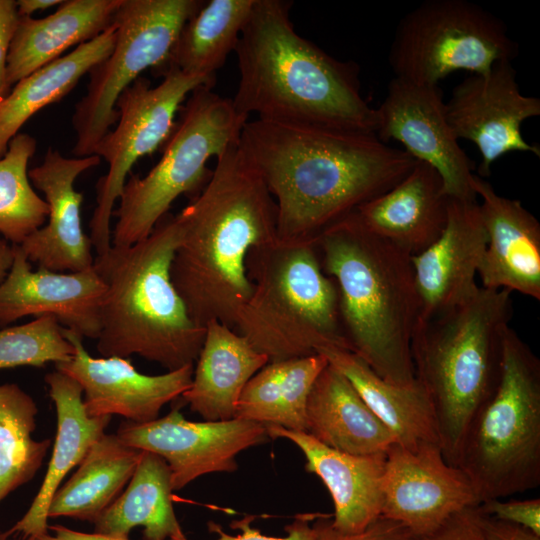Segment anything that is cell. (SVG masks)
I'll use <instances>...</instances> for the list:
<instances>
[{
    "label": "cell",
    "instance_id": "6da1fadb",
    "mask_svg": "<svg viewBox=\"0 0 540 540\" xmlns=\"http://www.w3.org/2000/svg\"><path fill=\"white\" fill-rule=\"evenodd\" d=\"M240 146L277 209V239L315 241L400 182L416 160L374 133L247 121Z\"/></svg>",
    "mask_w": 540,
    "mask_h": 540
},
{
    "label": "cell",
    "instance_id": "7a4b0ae2",
    "mask_svg": "<svg viewBox=\"0 0 540 540\" xmlns=\"http://www.w3.org/2000/svg\"><path fill=\"white\" fill-rule=\"evenodd\" d=\"M177 217L176 290L197 325L217 320L234 330L252 290L248 254L277 239L275 201L240 140L216 157L210 179Z\"/></svg>",
    "mask_w": 540,
    "mask_h": 540
},
{
    "label": "cell",
    "instance_id": "3957f363",
    "mask_svg": "<svg viewBox=\"0 0 540 540\" xmlns=\"http://www.w3.org/2000/svg\"><path fill=\"white\" fill-rule=\"evenodd\" d=\"M291 7L255 1L234 51L235 108L269 122L375 134L376 112L362 96L359 66L298 34Z\"/></svg>",
    "mask_w": 540,
    "mask_h": 540
},
{
    "label": "cell",
    "instance_id": "277c9868",
    "mask_svg": "<svg viewBox=\"0 0 540 540\" xmlns=\"http://www.w3.org/2000/svg\"><path fill=\"white\" fill-rule=\"evenodd\" d=\"M315 244L323 272L337 286L351 352L382 379L412 383L411 341L420 314L412 255L368 230L354 212Z\"/></svg>",
    "mask_w": 540,
    "mask_h": 540
},
{
    "label": "cell",
    "instance_id": "5b68a950",
    "mask_svg": "<svg viewBox=\"0 0 540 540\" xmlns=\"http://www.w3.org/2000/svg\"><path fill=\"white\" fill-rule=\"evenodd\" d=\"M180 232L177 215L168 213L143 240L94 257L105 285L96 339L101 357L138 355L168 371L196 362L206 328L193 321L171 279Z\"/></svg>",
    "mask_w": 540,
    "mask_h": 540
},
{
    "label": "cell",
    "instance_id": "8992f818",
    "mask_svg": "<svg viewBox=\"0 0 540 540\" xmlns=\"http://www.w3.org/2000/svg\"><path fill=\"white\" fill-rule=\"evenodd\" d=\"M512 316V292L479 286L463 302L417 322L415 378L432 403L441 451L452 465L470 423L498 386Z\"/></svg>",
    "mask_w": 540,
    "mask_h": 540
},
{
    "label": "cell",
    "instance_id": "52a82bcc",
    "mask_svg": "<svg viewBox=\"0 0 540 540\" xmlns=\"http://www.w3.org/2000/svg\"><path fill=\"white\" fill-rule=\"evenodd\" d=\"M246 267L252 290L234 330L269 362L327 346L351 351L338 289L322 270L315 241L276 239L251 250Z\"/></svg>",
    "mask_w": 540,
    "mask_h": 540
},
{
    "label": "cell",
    "instance_id": "ba28073f",
    "mask_svg": "<svg viewBox=\"0 0 540 540\" xmlns=\"http://www.w3.org/2000/svg\"><path fill=\"white\" fill-rule=\"evenodd\" d=\"M454 465L480 502L540 485V361L511 326L498 386L470 423Z\"/></svg>",
    "mask_w": 540,
    "mask_h": 540
},
{
    "label": "cell",
    "instance_id": "9c48e42d",
    "mask_svg": "<svg viewBox=\"0 0 540 540\" xmlns=\"http://www.w3.org/2000/svg\"><path fill=\"white\" fill-rule=\"evenodd\" d=\"M248 119L232 99L212 87L194 89L180 108L157 164L143 177L129 174L113 212L117 222L112 246L127 247L143 240L179 196H196L212 175L209 159L240 140Z\"/></svg>",
    "mask_w": 540,
    "mask_h": 540
},
{
    "label": "cell",
    "instance_id": "30bf717a",
    "mask_svg": "<svg viewBox=\"0 0 540 540\" xmlns=\"http://www.w3.org/2000/svg\"><path fill=\"white\" fill-rule=\"evenodd\" d=\"M518 43L503 20L468 0H425L398 23L388 54L395 78L438 85L456 71L512 62Z\"/></svg>",
    "mask_w": 540,
    "mask_h": 540
},
{
    "label": "cell",
    "instance_id": "8fae6325",
    "mask_svg": "<svg viewBox=\"0 0 540 540\" xmlns=\"http://www.w3.org/2000/svg\"><path fill=\"white\" fill-rule=\"evenodd\" d=\"M201 0H123L113 20L114 46L88 72L87 93L75 105V157L95 155L101 139L118 120L116 102L141 73L163 71L185 22Z\"/></svg>",
    "mask_w": 540,
    "mask_h": 540
},
{
    "label": "cell",
    "instance_id": "7c38bea8",
    "mask_svg": "<svg viewBox=\"0 0 540 540\" xmlns=\"http://www.w3.org/2000/svg\"><path fill=\"white\" fill-rule=\"evenodd\" d=\"M164 79L152 87L139 77L116 102L117 126L96 147L95 155L108 164L107 173L96 184V207L90 220V241L101 255L112 246L110 228L113 208L133 165L162 147L175 126L182 103L199 86L213 87L208 80L177 69L164 71Z\"/></svg>",
    "mask_w": 540,
    "mask_h": 540
},
{
    "label": "cell",
    "instance_id": "4fadbf2b",
    "mask_svg": "<svg viewBox=\"0 0 540 540\" xmlns=\"http://www.w3.org/2000/svg\"><path fill=\"white\" fill-rule=\"evenodd\" d=\"M376 112L375 135L395 140L417 161L432 166L450 198L477 199L472 187L473 161L459 144L446 115L438 85L393 78Z\"/></svg>",
    "mask_w": 540,
    "mask_h": 540
},
{
    "label": "cell",
    "instance_id": "5bb4252c",
    "mask_svg": "<svg viewBox=\"0 0 540 540\" xmlns=\"http://www.w3.org/2000/svg\"><path fill=\"white\" fill-rule=\"evenodd\" d=\"M115 434L129 447L162 457L170 468L173 490L203 475L234 472L240 452L269 438L262 424L240 418L189 421L179 407L150 422L123 421Z\"/></svg>",
    "mask_w": 540,
    "mask_h": 540
},
{
    "label": "cell",
    "instance_id": "9a60e30c",
    "mask_svg": "<svg viewBox=\"0 0 540 540\" xmlns=\"http://www.w3.org/2000/svg\"><path fill=\"white\" fill-rule=\"evenodd\" d=\"M446 115L456 137L476 145L481 178L489 177L493 163L507 153L540 156L539 146L528 143L521 129L524 121L540 116V99L522 94L512 62L462 80L446 102Z\"/></svg>",
    "mask_w": 540,
    "mask_h": 540
},
{
    "label": "cell",
    "instance_id": "2e32d148",
    "mask_svg": "<svg viewBox=\"0 0 540 540\" xmlns=\"http://www.w3.org/2000/svg\"><path fill=\"white\" fill-rule=\"evenodd\" d=\"M382 495L381 515L420 540L457 512L481 503L468 476L445 460L439 445L409 450L392 444L386 451Z\"/></svg>",
    "mask_w": 540,
    "mask_h": 540
},
{
    "label": "cell",
    "instance_id": "e0dca14e",
    "mask_svg": "<svg viewBox=\"0 0 540 540\" xmlns=\"http://www.w3.org/2000/svg\"><path fill=\"white\" fill-rule=\"evenodd\" d=\"M63 333L75 352L55 367L79 383L85 411L91 417L119 415L133 423L150 422L191 385L194 365L146 375L138 372L128 358L92 357L80 335L64 327Z\"/></svg>",
    "mask_w": 540,
    "mask_h": 540
},
{
    "label": "cell",
    "instance_id": "ac0fdd59",
    "mask_svg": "<svg viewBox=\"0 0 540 540\" xmlns=\"http://www.w3.org/2000/svg\"><path fill=\"white\" fill-rule=\"evenodd\" d=\"M0 282V328L25 316H54L82 338L97 339L105 285L92 267L79 272H55L31 263L18 245Z\"/></svg>",
    "mask_w": 540,
    "mask_h": 540
},
{
    "label": "cell",
    "instance_id": "d6986e66",
    "mask_svg": "<svg viewBox=\"0 0 540 540\" xmlns=\"http://www.w3.org/2000/svg\"><path fill=\"white\" fill-rule=\"evenodd\" d=\"M100 160L97 155L67 158L49 148L42 163L28 170L31 184L44 194L49 208L47 223L18 245L30 263L55 272L93 267L92 244L81 224L83 194L74 182Z\"/></svg>",
    "mask_w": 540,
    "mask_h": 540
},
{
    "label": "cell",
    "instance_id": "ffe728a7",
    "mask_svg": "<svg viewBox=\"0 0 540 540\" xmlns=\"http://www.w3.org/2000/svg\"><path fill=\"white\" fill-rule=\"evenodd\" d=\"M487 246V232L477 199L450 198L441 235L412 256L420 301L419 319H428L470 297Z\"/></svg>",
    "mask_w": 540,
    "mask_h": 540
},
{
    "label": "cell",
    "instance_id": "44dd1931",
    "mask_svg": "<svg viewBox=\"0 0 540 540\" xmlns=\"http://www.w3.org/2000/svg\"><path fill=\"white\" fill-rule=\"evenodd\" d=\"M472 187L487 232L477 275L481 287L516 291L540 300V224L521 201L499 195L474 174Z\"/></svg>",
    "mask_w": 540,
    "mask_h": 540
},
{
    "label": "cell",
    "instance_id": "7402d4cb",
    "mask_svg": "<svg viewBox=\"0 0 540 540\" xmlns=\"http://www.w3.org/2000/svg\"><path fill=\"white\" fill-rule=\"evenodd\" d=\"M266 430L269 438L287 439L304 454L306 471L319 477L330 493L334 528L359 532L381 516L386 452L353 455L332 449L307 432L274 425Z\"/></svg>",
    "mask_w": 540,
    "mask_h": 540
},
{
    "label": "cell",
    "instance_id": "603a6c76",
    "mask_svg": "<svg viewBox=\"0 0 540 540\" xmlns=\"http://www.w3.org/2000/svg\"><path fill=\"white\" fill-rule=\"evenodd\" d=\"M55 405L57 430L52 456L42 484L24 516L0 534V540L21 536L23 540L47 534L48 509L65 476L82 461L90 447L105 434L111 416H89L83 391L72 377L55 370L45 375Z\"/></svg>",
    "mask_w": 540,
    "mask_h": 540
},
{
    "label": "cell",
    "instance_id": "cb8c5ba5",
    "mask_svg": "<svg viewBox=\"0 0 540 540\" xmlns=\"http://www.w3.org/2000/svg\"><path fill=\"white\" fill-rule=\"evenodd\" d=\"M448 202L438 172L416 160L400 182L360 205L354 213L368 230L414 256L441 235L447 222Z\"/></svg>",
    "mask_w": 540,
    "mask_h": 540
},
{
    "label": "cell",
    "instance_id": "d4e9b609",
    "mask_svg": "<svg viewBox=\"0 0 540 540\" xmlns=\"http://www.w3.org/2000/svg\"><path fill=\"white\" fill-rule=\"evenodd\" d=\"M122 1L65 0L44 18L20 17L7 57V92L21 79L60 58L69 48L103 33L111 26Z\"/></svg>",
    "mask_w": 540,
    "mask_h": 540
},
{
    "label": "cell",
    "instance_id": "484cf974",
    "mask_svg": "<svg viewBox=\"0 0 540 540\" xmlns=\"http://www.w3.org/2000/svg\"><path fill=\"white\" fill-rule=\"evenodd\" d=\"M205 328L191 385L179 399L205 421L230 420L246 384L269 360L229 326L210 320Z\"/></svg>",
    "mask_w": 540,
    "mask_h": 540
},
{
    "label": "cell",
    "instance_id": "4316f807",
    "mask_svg": "<svg viewBox=\"0 0 540 540\" xmlns=\"http://www.w3.org/2000/svg\"><path fill=\"white\" fill-rule=\"evenodd\" d=\"M306 432L340 452H386L395 439L351 382L331 364L316 378L306 406Z\"/></svg>",
    "mask_w": 540,
    "mask_h": 540
},
{
    "label": "cell",
    "instance_id": "83f0119b",
    "mask_svg": "<svg viewBox=\"0 0 540 540\" xmlns=\"http://www.w3.org/2000/svg\"><path fill=\"white\" fill-rule=\"evenodd\" d=\"M317 353L322 354L351 382L391 432L396 444L409 450L426 445L440 446L432 403L416 378L407 385L393 384L379 377L351 351L327 346L320 348Z\"/></svg>",
    "mask_w": 540,
    "mask_h": 540
},
{
    "label": "cell",
    "instance_id": "f1b7e54d",
    "mask_svg": "<svg viewBox=\"0 0 540 540\" xmlns=\"http://www.w3.org/2000/svg\"><path fill=\"white\" fill-rule=\"evenodd\" d=\"M115 26L17 82L0 99V159L22 126L44 107L61 101L111 52Z\"/></svg>",
    "mask_w": 540,
    "mask_h": 540
},
{
    "label": "cell",
    "instance_id": "f546056e",
    "mask_svg": "<svg viewBox=\"0 0 540 540\" xmlns=\"http://www.w3.org/2000/svg\"><path fill=\"white\" fill-rule=\"evenodd\" d=\"M142 451L104 434L88 450L73 475L55 492L48 518L71 517L94 523L130 481Z\"/></svg>",
    "mask_w": 540,
    "mask_h": 540
},
{
    "label": "cell",
    "instance_id": "4dcf8cb0",
    "mask_svg": "<svg viewBox=\"0 0 540 540\" xmlns=\"http://www.w3.org/2000/svg\"><path fill=\"white\" fill-rule=\"evenodd\" d=\"M171 471L166 461L142 451L123 492L93 523L94 532L128 538L143 527L144 540H168L181 528L172 500Z\"/></svg>",
    "mask_w": 540,
    "mask_h": 540
},
{
    "label": "cell",
    "instance_id": "1f68e13d",
    "mask_svg": "<svg viewBox=\"0 0 540 540\" xmlns=\"http://www.w3.org/2000/svg\"><path fill=\"white\" fill-rule=\"evenodd\" d=\"M328 364L322 354L269 362L246 384L236 418L306 432L311 388Z\"/></svg>",
    "mask_w": 540,
    "mask_h": 540
},
{
    "label": "cell",
    "instance_id": "d6a6232c",
    "mask_svg": "<svg viewBox=\"0 0 540 540\" xmlns=\"http://www.w3.org/2000/svg\"><path fill=\"white\" fill-rule=\"evenodd\" d=\"M256 0L203 1L185 22L167 65L214 84L216 72L234 52Z\"/></svg>",
    "mask_w": 540,
    "mask_h": 540
},
{
    "label": "cell",
    "instance_id": "836d02e7",
    "mask_svg": "<svg viewBox=\"0 0 540 540\" xmlns=\"http://www.w3.org/2000/svg\"><path fill=\"white\" fill-rule=\"evenodd\" d=\"M37 414L36 402L19 385H0V501L34 478L51 446V439L32 436Z\"/></svg>",
    "mask_w": 540,
    "mask_h": 540
},
{
    "label": "cell",
    "instance_id": "e575fe53",
    "mask_svg": "<svg viewBox=\"0 0 540 540\" xmlns=\"http://www.w3.org/2000/svg\"><path fill=\"white\" fill-rule=\"evenodd\" d=\"M36 149L34 137L18 133L0 159V234L12 245H21L48 218V205L28 177V163Z\"/></svg>",
    "mask_w": 540,
    "mask_h": 540
},
{
    "label": "cell",
    "instance_id": "d590c367",
    "mask_svg": "<svg viewBox=\"0 0 540 540\" xmlns=\"http://www.w3.org/2000/svg\"><path fill=\"white\" fill-rule=\"evenodd\" d=\"M74 352L63 326L51 315L0 329V369L58 364L71 359Z\"/></svg>",
    "mask_w": 540,
    "mask_h": 540
},
{
    "label": "cell",
    "instance_id": "8d00e7d4",
    "mask_svg": "<svg viewBox=\"0 0 540 540\" xmlns=\"http://www.w3.org/2000/svg\"><path fill=\"white\" fill-rule=\"evenodd\" d=\"M317 513H300L297 514L293 521L285 526V536L273 537L268 536L252 526L254 521L253 516H245L244 518L233 523V528H238L241 533L231 535L226 533L220 525L215 522L208 524L209 530L218 535L216 540H314L315 531L313 521ZM168 540H190L184 534L182 528L177 530Z\"/></svg>",
    "mask_w": 540,
    "mask_h": 540
},
{
    "label": "cell",
    "instance_id": "74e56055",
    "mask_svg": "<svg viewBox=\"0 0 540 540\" xmlns=\"http://www.w3.org/2000/svg\"><path fill=\"white\" fill-rule=\"evenodd\" d=\"M332 515L317 513L313 521L314 540H420L401 523L380 516L365 529L344 533L333 527Z\"/></svg>",
    "mask_w": 540,
    "mask_h": 540
},
{
    "label": "cell",
    "instance_id": "f35d334b",
    "mask_svg": "<svg viewBox=\"0 0 540 540\" xmlns=\"http://www.w3.org/2000/svg\"><path fill=\"white\" fill-rule=\"evenodd\" d=\"M489 517L522 526L540 535V499H491L479 504Z\"/></svg>",
    "mask_w": 540,
    "mask_h": 540
},
{
    "label": "cell",
    "instance_id": "ab89813d",
    "mask_svg": "<svg viewBox=\"0 0 540 540\" xmlns=\"http://www.w3.org/2000/svg\"><path fill=\"white\" fill-rule=\"evenodd\" d=\"M478 506L463 509L451 516L438 530L421 540H485Z\"/></svg>",
    "mask_w": 540,
    "mask_h": 540
},
{
    "label": "cell",
    "instance_id": "60d3db41",
    "mask_svg": "<svg viewBox=\"0 0 540 540\" xmlns=\"http://www.w3.org/2000/svg\"><path fill=\"white\" fill-rule=\"evenodd\" d=\"M19 18L16 1L0 0V99L8 93L6 89L7 57Z\"/></svg>",
    "mask_w": 540,
    "mask_h": 540
},
{
    "label": "cell",
    "instance_id": "b9f144b4",
    "mask_svg": "<svg viewBox=\"0 0 540 540\" xmlns=\"http://www.w3.org/2000/svg\"><path fill=\"white\" fill-rule=\"evenodd\" d=\"M479 523L485 540H540L531 530L486 516L481 510Z\"/></svg>",
    "mask_w": 540,
    "mask_h": 540
},
{
    "label": "cell",
    "instance_id": "7bdbcfd3",
    "mask_svg": "<svg viewBox=\"0 0 540 540\" xmlns=\"http://www.w3.org/2000/svg\"><path fill=\"white\" fill-rule=\"evenodd\" d=\"M48 531H51V533L48 532L45 535L33 537L27 540H129L128 538L116 537L96 532H80L60 524L49 526Z\"/></svg>",
    "mask_w": 540,
    "mask_h": 540
},
{
    "label": "cell",
    "instance_id": "ee69618b",
    "mask_svg": "<svg viewBox=\"0 0 540 540\" xmlns=\"http://www.w3.org/2000/svg\"><path fill=\"white\" fill-rule=\"evenodd\" d=\"M17 10L20 17H31L37 11L59 6L62 0H18Z\"/></svg>",
    "mask_w": 540,
    "mask_h": 540
},
{
    "label": "cell",
    "instance_id": "f6af8a7d",
    "mask_svg": "<svg viewBox=\"0 0 540 540\" xmlns=\"http://www.w3.org/2000/svg\"><path fill=\"white\" fill-rule=\"evenodd\" d=\"M13 245L5 239H0V282L7 275L13 261Z\"/></svg>",
    "mask_w": 540,
    "mask_h": 540
},
{
    "label": "cell",
    "instance_id": "bcb514c9",
    "mask_svg": "<svg viewBox=\"0 0 540 540\" xmlns=\"http://www.w3.org/2000/svg\"><path fill=\"white\" fill-rule=\"evenodd\" d=\"M9 540H15V539H9Z\"/></svg>",
    "mask_w": 540,
    "mask_h": 540
}]
</instances>
